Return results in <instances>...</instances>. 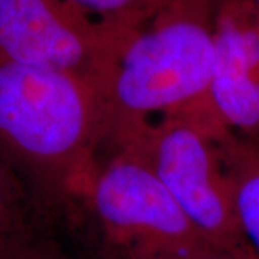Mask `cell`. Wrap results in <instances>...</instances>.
<instances>
[{
	"instance_id": "cell-15",
	"label": "cell",
	"mask_w": 259,
	"mask_h": 259,
	"mask_svg": "<svg viewBox=\"0 0 259 259\" xmlns=\"http://www.w3.org/2000/svg\"><path fill=\"white\" fill-rule=\"evenodd\" d=\"M6 2H8V0H0V13H2V10H3V8H5Z\"/></svg>"
},
{
	"instance_id": "cell-12",
	"label": "cell",
	"mask_w": 259,
	"mask_h": 259,
	"mask_svg": "<svg viewBox=\"0 0 259 259\" xmlns=\"http://www.w3.org/2000/svg\"><path fill=\"white\" fill-rule=\"evenodd\" d=\"M219 2L221 0H168V5L177 9L194 13V15L213 18Z\"/></svg>"
},
{
	"instance_id": "cell-4",
	"label": "cell",
	"mask_w": 259,
	"mask_h": 259,
	"mask_svg": "<svg viewBox=\"0 0 259 259\" xmlns=\"http://www.w3.org/2000/svg\"><path fill=\"white\" fill-rule=\"evenodd\" d=\"M112 151L95 163L82 194L111 259H163L209 245L139 153Z\"/></svg>"
},
{
	"instance_id": "cell-3",
	"label": "cell",
	"mask_w": 259,
	"mask_h": 259,
	"mask_svg": "<svg viewBox=\"0 0 259 259\" xmlns=\"http://www.w3.org/2000/svg\"><path fill=\"white\" fill-rule=\"evenodd\" d=\"M228 131L207 112H177L115 148H130L147 161L209 245L253 250L236 221L221 156L219 139Z\"/></svg>"
},
{
	"instance_id": "cell-5",
	"label": "cell",
	"mask_w": 259,
	"mask_h": 259,
	"mask_svg": "<svg viewBox=\"0 0 259 259\" xmlns=\"http://www.w3.org/2000/svg\"><path fill=\"white\" fill-rule=\"evenodd\" d=\"M122 30L95 23L68 0H8L0 13V61L76 76L100 98Z\"/></svg>"
},
{
	"instance_id": "cell-7",
	"label": "cell",
	"mask_w": 259,
	"mask_h": 259,
	"mask_svg": "<svg viewBox=\"0 0 259 259\" xmlns=\"http://www.w3.org/2000/svg\"><path fill=\"white\" fill-rule=\"evenodd\" d=\"M219 148L239 229L259 256V140L228 131Z\"/></svg>"
},
{
	"instance_id": "cell-11",
	"label": "cell",
	"mask_w": 259,
	"mask_h": 259,
	"mask_svg": "<svg viewBox=\"0 0 259 259\" xmlns=\"http://www.w3.org/2000/svg\"><path fill=\"white\" fill-rule=\"evenodd\" d=\"M163 259H259L253 250H228L203 245L197 249Z\"/></svg>"
},
{
	"instance_id": "cell-14",
	"label": "cell",
	"mask_w": 259,
	"mask_h": 259,
	"mask_svg": "<svg viewBox=\"0 0 259 259\" xmlns=\"http://www.w3.org/2000/svg\"><path fill=\"white\" fill-rule=\"evenodd\" d=\"M15 233V232H13ZM9 235H0V252H2V248H3V245H5V241H6V238H8Z\"/></svg>"
},
{
	"instance_id": "cell-6",
	"label": "cell",
	"mask_w": 259,
	"mask_h": 259,
	"mask_svg": "<svg viewBox=\"0 0 259 259\" xmlns=\"http://www.w3.org/2000/svg\"><path fill=\"white\" fill-rule=\"evenodd\" d=\"M213 40V112L226 130L259 140V23L249 0L219 2Z\"/></svg>"
},
{
	"instance_id": "cell-13",
	"label": "cell",
	"mask_w": 259,
	"mask_h": 259,
	"mask_svg": "<svg viewBox=\"0 0 259 259\" xmlns=\"http://www.w3.org/2000/svg\"><path fill=\"white\" fill-rule=\"evenodd\" d=\"M249 5L250 9L253 12V16H255V19L258 20L259 23V0H249Z\"/></svg>"
},
{
	"instance_id": "cell-2",
	"label": "cell",
	"mask_w": 259,
	"mask_h": 259,
	"mask_svg": "<svg viewBox=\"0 0 259 259\" xmlns=\"http://www.w3.org/2000/svg\"><path fill=\"white\" fill-rule=\"evenodd\" d=\"M213 68V18L167 3L147 23L121 32L100 91L101 147L121 146L158 112L196 110L216 118L209 98Z\"/></svg>"
},
{
	"instance_id": "cell-16",
	"label": "cell",
	"mask_w": 259,
	"mask_h": 259,
	"mask_svg": "<svg viewBox=\"0 0 259 259\" xmlns=\"http://www.w3.org/2000/svg\"><path fill=\"white\" fill-rule=\"evenodd\" d=\"M107 259H111V258H107Z\"/></svg>"
},
{
	"instance_id": "cell-1",
	"label": "cell",
	"mask_w": 259,
	"mask_h": 259,
	"mask_svg": "<svg viewBox=\"0 0 259 259\" xmlns=\"http://www.w3.org/2000/svg\"><path fill=\"white\" fill-rule=\"evenodd\" d=\"M101 143L100 98L88 83L0 61V157L37 213L82 199Z\"/></svg>"
},
{
	"instance_id": "cell-10",
	"label": "cell",
	"mask_w": 259,
	"mask_h": 259,
	"mask_svg": "<svg viewBox=\"0 0 259 259\" xmlns=\"http://www.w3.org/2000/svg\"><path fill=\"white\" fill-rule=\"evenodd\" d=\"M0 259L72 258L64 246L36 221L20 231L10 233L2 248Z\"/></svg>"
},
{
	"instance_id": "cell-9",
	"label": "cell",
	"mask_w": 259,
	"mask_h": 259,
	"mask_svg": "<svg viewBox=\"0 0 259 259\" xmlns=\"http://www.w3.org/2000/svg\"><path fill=\"white\" fill-rule=\"evenodd\" d=\"M36 213L23 185L0 157V235H10L36 222Z\"/></svg>"
},
{
	"instance_id": "cell-8",
	"label": "cell",
	"mask_w": 259,
	"mask_h": 259,
	"mask_svg": "<svg viewBox=\"0 0 259 259\" xmlns=\"http://www.w3.org/2000/svg\"><path fill=\"white\" fill-rule=\"evenodd\" d=\"M95 23L111 29H134L164 9L168 0H68Z\"/></svg>"
}]
</instances>
